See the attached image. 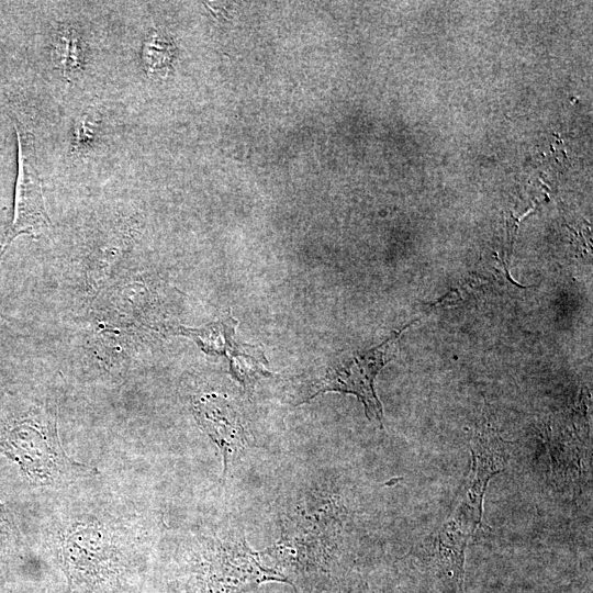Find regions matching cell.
<instances>
[{"instance_id": "1", "label": "cell", "mask_w": 593, "mask_h": 593, "mask_svg": "<svg viewBox=\"0 0 593 593\" xmlns=\"http://www.w3.org/2000/svg\"><path fill=\"white\" fill-rule=\"evenodd\" d=\"M0 472L30 488H64L98 474L65 452L53 412L8 392L0 394Z\"/></svg>"}, {"instance_id": "2", "label": "cell", "mask_w": 593, "mask_h": 593, "mask_svg": "<svg viewBox=\"0 0 593 593\" xmlns=\"http://www.w3.org/2000/svg\"><path fill=\"white\" fill-rule=\"evenodd\" d=\"M127 530L116 521L83 514L71 518L56 540L57 561L68 584L113 593L126 574Z\"/></svg>"}, {"instance_id": "3", "label": "cell", "mask_w": 593, "mask_h": 593, "mask_svg": "<svg viewBox=\"0 0 593 593\" xmlns=\"http://www.w3.org/2000/svg\"><path fill=\"white\" fill-rule=\"evenodd\" d=\"M266 582L289 583L244 539L199 538L178 574L180 593H246Z\"/></svg>"}, {"instance_id": "4", "label": "cell", "mask_w": 593, "mask_h": 593, "mask_svg": "<svg viewBox=\"0 0 593 593\" xmlns=\"http://www.w3.org/2000/svg\"><path fill=\"white\" fill-rule=\"evenodd\" d=\"M482 513L459 501L448 519L414 550L422 572L435 579L446 593H465V552L481 525Z\"/></svg>"}, {"instance_id": "5", "label": "cell", "mask_w": 593, "mask_h": 593, "mask_svg": "<svg viewBox=\"0 0 593 593\" xmlns=\"http://www.w3.org/2000/svg\"><path fill=\"white\" fill-rule=\"evenodd\" d=\"M401 331L392 334L381 345L356 353L332 365L317 383L316 390L302 403L332 391L356 395L363 404L369 419L382 424V406L376 394L374 379L381 368L391 359Z\"/></svg>"}, {"instance_id": "6", "label": "cell", "mask_w": 593, "mask_h": 593, "mask_svg": "<svg viewBox=\"0 0 593 593\" xmlns=\"http://www.w3.org/2000/svg\"><path fill=\"white\" fill-rule=\"evenodd\" d=\"M19 174L15 189L14 216L0 244V262L11 242L19 235L38 237L46 234L51 221L45 210L42 184L35 166L33 135L16 126Z\"/></svg>"}, {"instance_id": "7", "label": "cell", "mask_w": 593, "mask_h": 593, "mask_svg": "<svg viewBox=\"0 0 593 593\" xmlns=\"http://www.w3.org/2000/svg\"><path fill=\"white\" fill-rule=\"evenodd\" d=\"M236 321L232 317L210 324L199 329H182L181 334L191 336L209 354L230 353L231 373L244 387H253L260 377L269 376L264 368L267 363L260 350L251 346L238 345L234 339Z\"/></svg>"}, {"instance_id": "8", "label": "cell", "mask_w": 593, "mask_h": 593, "mask_svg": "<svg viewBox=\"0 0 593 593\" xmlns=\"http://www.w3.org/2000/svg\"><path fill=\"white\" fill-rule=\"evenodd\" d=\"M193 413L199 425L221 450L225 474L231 461L248 445L240 416L224 396L214 393L197 398Z\"/></svg>"}, {"instance_id": "9", "label": "cell", "mask_w": 593, "mask_h": 593, "mask_svg": "<svg viewBox=\"0 0 593 593\" xmlns=\"http://www.w3.org/2000/svg\"><path fill=\"white\" fill-rule=\"evenodd\" d=\"M511 443L503 440L488 424H482L471 443L472 463L460 501L483 512V497L489 481L501 472L511 457Z\"/></svg>"}, {"instance_id": "10", "label": "cell", "mask_w": 593, "mask_h": 593, "mask_svg": "<svg viewBox=\"0 0 593 593\" xmlns=\"http://www.w3.org/2000/svg\"><path fill=\"white\" fill-rule=\"evenodd\" d=\"M24 541L11 512L0 501V560L20 555Z\"/></svg>"}, {"instance_id": "11", "label": "cell", "mask_w": 593, "mask_h": 593, "mask_svg": "<svg viewBox=\"0 0 593 593\" xmlns=\"http://www.w3.org/2000/svg\"><path fill=\"white\" fill-rule=\"evenodd\" d=\"M0 593H14L7 579L0 573Z\"/></svg>"}, {"instance_id": "12", "label": "cell", "mask_w": 593, "mask_h": 593, "mask_svg": "<svg viewBox=\"0 0 593 593\" xmlns=\"http://www.w3.org/2000/svg\"><path fill=\"white\" fill-rule=\"evenodd\" d=\"M66 593H92L86 588L68 584Z\"/></svg>"}]
</instances>
